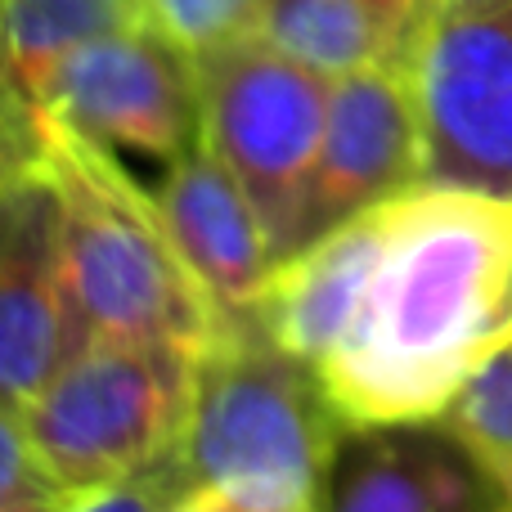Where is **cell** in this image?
Returning <instances> with one entry per match:
<instances>
[{
  "instance_id": "obj_1",
  "label": "cell",
  "mask_w": 512,
  "mask_h": 512,
  "mask_svg": "<svg viewBox=\"0 0 512 512\" xmlns=\"http://www.w3.org/2000/svg\"><path fill=\"white\" fill-rule=\"evenodd\" d=\"M504 346L512 198L423 180L387 203L378 261L319 378L346 423L441 418Z\"/></svg>"
},
{
  "instance_id": "obj_2",
  "label": "cell",
  "mask_w": 512,
  "mask_h": 512,
  "mask_svg": "<svg viewBox=\"0 0 512 512\" xmlns=\"http://www.w3.org/2000/svg\"><path fill=\"white\" fill-rule=\"evenodd\" d=\"M346 418L315 364L261 324L225 328L198 360L171 459L180 512H315Z\"/></svg>"
},
{
  "instance_id": "obj_3",
  "label": "cell",
  "mask_w": 512,
  "mask_h": 512,
  "mask_svg": "<svg viewBox=\"0 0 512 512\" xmlns=\"http://www.w3.org/2000/svg\"><path fill=\"white\" fill-rule=\"evenodd\" d=\"M32 162L59 194L81 342L126 337L212 351L225 319L180 256L153 189H144L108 144L54 117L36 131Z\"/></svg>"
},
{
  "instance_id": "obj_4",
  "label": "cell",
  "mask_w": 512,
  "mask_h": 512,
  "mask_svg": "<svg viewBox=\"0 0 512 512\" xmlns=\"http://www.w3.org/2000/svg\"><path fill=\"white\" fill-rule=\"evenodd\" d=\"M198 351L171 342H81L18 414L68 508L99 490L149 481L158 508H176L171 459L189 418Z\"/></svg>"
},
{
  "instance_id": "obj_5",
  "label": "cell",
  "mask_w": 512,
  "mask_h": 512,
  "mask_svg": "<svg viewBox=\"0 0 512 512\" xmlns=\"http://www.w3.org/2000/svg\"><path fill=\"white\" fill-rule=\"evenodd\" d=\"M207 144L239 176L274 239V265L288 256L319 158L333 81L243 32L198 54Z\"/></svg>"
},
{
  "instance_id": "obj_6",
  "label": "cell",
  "mask_w": 512,
  "mask_h": 512,
  "mask_svg": "<svg viewBox=\"0 0 512 512\" xmlns=\"http://www.w3.org/2000/svg\"><path fill=\"white\" fill-rule=\"evenodd\" d=\"M414 86L427 180L512 198V0H445Z\"/></svg>"
},
{
  "instance_id": "obj_7",
  "label": "cell",
  "mask_w": 512,
  "mask_h": 512,
  "mask_svg": "<svg viewBox=\"0 0 512 512\" xmlns=\"http://www.w3.org/2000/svg\"><path fill=\"white\" fill-rule=\"evenodd\" d=\"M45 117L171 167L207 140L198 54L153 23L95 36L59 68Z\"/></svg>"
},
{
  "instance_id": "obj_8",
  "label": "cell",
  "mask_w": 512,
  "mask_h": 512,
  "mask_svg": "<svg viewBox=\"0 0 512 512\" xmlns=\"http://www.w3.org/2000/svg\"><path fill=\"white\" fill-rule=\"evenodd\" d=\"M427 180V135L414 68L369 63L333 81L319 158L310 171L292 252L333 234L337 225L409 194Z\"/></svg>"
},
{
  "instance_id": "obj_9",
  "label": "cell",
  "mask_w": 512,
  "mask_h": 512,
  "mask_svg": "<svg viewBox=\"0 0 512 512\" xmlns=\"http://www.w3.org/2000/svg\"><path fill=\"white\" fill-rule=\"evenodd\" d=\"M77 346L59 194L27 162L0 180V405L23 409Z\"/></svg>"
},
{
  "instance_id": "obj_10",
  "label": "cell",
  "mask_w": 512,
  "mask_h": 512,
  "mask_svg": "<svg viewBox=\"0 0 512 512\" xmlns=\"http://www.w3.org/2000/svg\"><path fill=\"white\" fill-rule=\"evenodd\" d=\"M333 512H486L504 490L441 418L346 423L328 468Z\"/></svg>"
},
{
  "instance_id": "obj_11",
  "label": "cell",
  "mask_w": 512,
  "mask_h": 512,
  "mask_svg": "<svg viewBox=\"0 0 512 512\" xmlns=\"http://www.w3.org/2000/svg\"><path fill=\"white\" fill-rule=\"evenodd\" d=\"M153 198L180 256L221 310L225 328L256 324V301L274 270V239L221 153L203 140L194 153L171 162Z\"/></svg>"
},
{
  "instance_id": "obj_12",
  "label": "cell",
  "mask_w": 512,
  "mask_h": 512,
  "mask_svg": "<svg viewBox=\"0 0 512 512\" xmlns=\"http://www.w3.org/2000/svg\"><path fill=\"white\" fill-rule=\"evenodd\" d=\"M144 23L140 0H0V158L32 162L59 68L95 36Z\"/></svg>"
},
{
  "instance_id": "obj_13",
  "label": "cell",
  "mask_w": 512,
  "mask_h": 512,
  "mask_svg": "<svg viewBox=\"0 0 512 512\" xmlns=\"http://www.w3.org/2000/svg\"><path fill=\"white\" fill-rule=\"evenodd\" d=\"M382 230H387V203L337 225L333 234L306 243L301 252L283 256L261 288L256 324L283 351L319 369L324 355L337 346L342 328L351 324L355 301L378 261Z\"/></svg>"
},
{
  "instance_id": "obj_14",
  "label": "cell",
  "mask_w": 512,
  "mask_h": 512,
  "mask_svg": "<svg viewBox=\"0 0 512 512\" xmlns=\"http://www.w3.org/2000/svg\"><path fill=\"white\" fill-rule=\"evenodd\" d=\"M252 36L328 81L369 63H400L373 0H256Z\"/></svg>"
},
{
  "instance_id": "obj_15",
  "label": "cell",
  "mask_w": 512,
  "mask_h": 512,
  "mask_svg": "<svg viewBox=\"0 0 512 512\" xmlns=\"http://www.w3.org/2000/svg\"><path fill=\"white\" fill-rule=\"evenodd\" d=\"M441 423L495 477L512 508V346L490 355L445 405Z\"/></svg>"
},
{
  "instance_id": "obj_16",
  "label": "cell",
  "mask_w": 512,
  "mask_h": 512,
  "mask_svg": "<svg viewBox=\"0 0 512 512\" xmlns=\"http://www.w3.org/2000/svg\"><path fill=\"white\" fill-rule=\"evenodd\" d=\"M140 9L144 23L176 36L194 54L252 32L256 18V0H140Z\"/></svg>"
},
{
  "instance_id": "obj_17",
  "label": "cell",
  "mask_w": 512,
  "mask_h": 512,
  "mask_svg": "<svg viewBox=\"0 0 512 512\" xmlns=\"http://www.w3.org/2000/svg\"><path fill=\"white\" fill-rule=\"evenodd\" d=\"M32 508H68L63 490L45 472L23 414L0 405V512H32Z\"/></svg>"
},
{
  "instance_id": "obj_18",
  "label": "cell",
  "mask_w": 512,
  "mask_h": 512,
  "mask_svg": "<svg viewBox=\"0 0 512 512\" xmlns=\"http://www.w3.org/2000/svg\"><path fill=\"white\" fill-rule=\"evenodd\" d=\"M373 9H378L382 23H387L396 59L405 63V68H414L418 50H423V41H427V32H432L436 14L445 9V0H373Z\"/></svg>"
},
{
  "instance_id": "obj_19",
  "label": "cell",
  "mask_w": 512,
  "mask_h": 512,
  "mask_svg": "<svg viewBox=\"0 0 512 512\" xmlns=\"http://www.w3.org/2000/svg\"><path fill=\"white\" fill-rule=\"evenodd\" d=\"M9 171H14V167H9V162H5V158H0V180H5V176H9Z\"/></svg>"
}]
</instances>
